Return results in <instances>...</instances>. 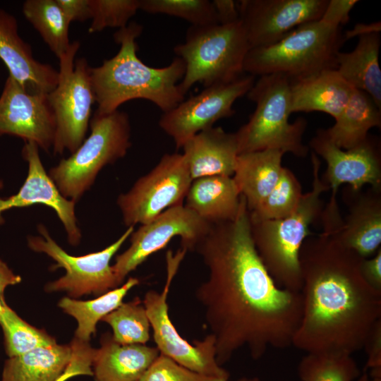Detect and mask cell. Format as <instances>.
I'll return each mask as SVG.
<instances>
[{"label":"cell","instance_id":"obj_1","mask_svg":"<svg viewBox=\"0 0 381 381\" xmlns=\"http://www.w3.org/2000/svg\"><path fill=\"white\" fill-rule=\"evenodd\" d=\"M193 251L209 271L195 295L220 365L242 348L257 360L268 349L292 346L302 315L301 294L278 286L265 267L243 195L237 217L212 224Z\"/></svg>","mask_w":381,"mask_h":381},{"label":"cell","instance_id":"obj_2","mask_svg":"<svg viewBox=\"0 0 381 381\" xmlns=\"http://www.w3.org/2000/svg\"><path fill=\"white\" fill-rule=\"evenodd\" d=\"M361 258L332 234L308 237L299 254L302 315L292 346L305 353L363 349L381 321V291L360 271Z\"/></svg>","mask_w":381,"mask_h":381},{"label":"cell","instance_id":"obj_3","mask_svg":"<svg viewBox=\"0 0 381 381\" xmlns=\"http://www.w3.org/2000/svg\"><path fill=\"white\" fill-rule=\"evenodd\" d=\"M142 31L143 27L135 22L119 29L114 34L115 42L120 44L118 53L101 66L91 67L95 112L109 114L136 99L148 100L166 112L184 99L179 83L185 73L183 61L176 56L162 68L144 64L137 56L135 41Z\"/></svg>","mask_w":381,"mask_h":381},{"label":"cell","instance_id":"obj_4","mask_svg":"<svg viewBox=\"0 0 381 381\" xmlns=\"http://www.w3.org/2000/svg\"><path fill=\"white\" fill-rule=\"evenodd\" d=\"M311 155L312 189L303 194L296 209L282 219L250 217L252 238L262 262L278 286L292 291H301L300 250L310 236V225L321 216L324 206L320 195L329 190L320 176V159L314 152Z\"/></svg>","mask_w":381,"mask_h":381},{"label":"cell","instance_id":"obj_5","mask_svg":"<svg viewBox=\"0 0 381 381\" xmlns=\"http://www.w3.org/2000/svg\"><path fill=\"white\" fill-rule=\"evenodd\" d=\"M345 42L341 28L320 20L301 25L271 45L250 49L244 73L256 76L281 74L290 81L337 69V56Z\"/></svg>","mask_w":381,"mask_h":381},{"label":"cell","instance_id":"obj_6","mask_svg":"<svg viewBox=\"0 0 381 381\" xmlns=\"http://www.w3.org/2000/svg\"><path fill=\"white\" fill-rule=\"evenodd\" d=\"M255 103L248 121L235 132L238 155L264 150H278L306 157L308 147L303 135L307 122L298 118L290 123L291 81L281 74L259 76L246 94Z\"/></svg>","mask_w":381,"mask_h":381},{"label":"cell","instance_id":"obj_7","mask_svg":"<svg viewBox=\"0 0 381 381\" xmlns=\"http://www.w3.org/2000/svg\"><path fill=\"white\" fill-rule=\"evenodd\" d=\"M249 50L241 20L229 24L191 25L184 42L174 48L185 64L181 90L186 95L197 83L205 87L237 79L244 73L243 64Z\"/></svg>","mask_w":381,"mask_h":381},{"label":"cell","instance_id":"obj_8","mask_svg":"<svg viewBox=\"0 0 381 381\" xmlns=\"http://www.w3.org/2000/svg\"><path fill=\"white\" fill-rule=\"evenodd\" d=\"M90 127L87 138L48 173L62 196L75 202L90 190L102 169L123 158L131 146L129 118L123 111L95 112Z\"/></svg>","mask_w":381,"mask_h":381},{"label":"cell","instance_id":"obj_9","mask_svg":"<svg viewBox=\"0 0 381 381\" xmlns=\"http://www.w3.org/2000/svg\"><path fill=\"white\" fill-rule=\"evenodd\" d=\"M80 43H71L59 59L58 83L47 95L56 119L53 145L55 155L65 150L73 153L85 139L92 107L95 102L91 80V67L85 58L75 59Z\"/></svg>","mask_w":381,"mask_h":381},{"label":"cell","instance_id":"obj_10","mask_svg":"<svg viewBox=\"0 0 381 381\" xmlns=\"http://www.w3.org/2000/svg\"><path fill=\"white\" fill-rule=\"evenodd\" d=\"M187 250L167 253V279L160 292L150 290L143 301L152 331L156 347L162 354L179 365L198 373L228 381L229 372L216 359L214 337L210 334L190 344L176 329L169 315L167 298L171 282Z\"/></svg>","mask_w":381,"mask_h":381},{"label":"cell","instance_id":"obj_11","mask_svg":"<svg viewBox=\"0 0 381 381\" xmlns=\"http://www.w3.org/2000/svg\"><path fill=\"white\" fill-rule=\"evenodd\" d=\"M37 228L40 236H29L28 247L53 259L56 262L53 270L61 267L66 272L64 276L46 285L47 291H64L74 298L90 294L100 296L119 286L110 262L134 231L133 226L128 227L104 249L81 256H73L65 251L52 238L44 224H39Z\"/></svg>","mask_w":381,"mask_h":381},{"label":"cell","instance_id":"obj_12","mask_svg":"<svg viewBox=\"0 0 381 381\" xmlns=\"http://www.w3.org/2000/svg\"><path fill=\"white\" fill-rule=\"evenodd\" d=\"M193 181L182 154L163 155L116 202L127 227L146 224L166 210L183 204Z\"/></svg>","mask_w":381,"mask_h":381},{"label":"cell","instance_id":"obj_13","mask_svg":"<svg viewBox=\"0 0 381 381\" xmlns=\"http://www.w3.org/2000/svg\"><path fill=\"white\" fill-rule=\"evenodd\" d=\"M309 145L313 152L321 156L327 163V169L321 178L332 191L320 216L322 222L336 226L342 220L336 198L341 184H349L353 190H359L366 184L381 188L380 145L368 137L359 145L343 150L329 139L325 129L318 130Z\"/></svg>","mask_w":381,"mask_h":381},{"label":"cell","instance_id":"obj_14","mask_svg":"<svg viewBox=\"0 0 381 381\" xmlns=\"http://www.w3.org/2000/svg\"><path fill=\"white\" fill-rule=\"evenodd\" d=\"M211 224L181 204L166 210L150 222L140 225L131 234L128 248L116 256L112 265L119 284L150 255L164 248L174 237H181V248L193 251Z\"/></svg>","mask_w":381,"mask_h":381},{"label":"cell","instance_id":"obj_15","mask_svg":"<svg viewBox=\"0 0 381 381\" xmlns=\"http://www.w3.org/2000/svg\"><path fill=\"white\" fill-rule=\"evenodd\" d=\"M255 78L247 73L229 83L205 87L196 95L163 112L159 127L174 140L177 148L182 147L187 140L212 127L217 121L233 116L234 103L248 92Z\"/></svg>","mask_w":381,"mask_h":381},{"label":"cell","instance_id":"obj_16","mask_svg":"<svg viewBox=\"0 0 381 381\" xmlns=\"http://www.w3.org/2000/svg\"><path fill=\"white\" fill-rule=\"evenodd\" d=\"M239 18L250 49L274 44L297 27L319 20L328 0H241Z\"/></svg>","mask_w":381,"mask_h":381},{"label":"cell","instance_id":"obj_17","mask_svg":"<svg viewBox=\"0 0 381 381\" xmlns=\"http://www.w3.org/2000/svg\"><path fill=\"white\" fill-rule=\"evenodd\" d=\"M56 128L47 95L29 93L8 75L0 97V135L34 142L48 152L53 147Z\"/></svg>","mask_w":381,"mask_h":381},{"label":"cell","instance_id":"obj_18","mask_svg":"<svg viewBox=\"0 0 381 381\" xmlns=\"http://www.w3.org/2000/svg\"><path fill=\"white\" fill-rule=\"evenodd\" d=\"M22 155L28 164V176L16 194L6 199L0 198V226L4 222V211L42 204L54 210L64 225L69 243L77 246L82 234L75 213V202L60 193L41 162L39 147L35 143L25 141ZM2 186L0 180V189Z\"/></svg>","mask_w":381,"mask_h":381},{"label":"cell","instance_id":"obj_19","mask_svg":"<svg viewBox=\"0 0 381 381\" xmlns=\"http://www.w3.org/2000/svg\"><path fill=\"white\" fill-rule=\"evenodd\" d=\"M343 197L349 212L332 235L361 258H370L381 248V188L353 190L348 186Z\"/></svg>","mask_w":381,"mask_h":381},{"label":"cell","instance_id":"obj_20","mask_svg":"<svg viewBox=\"0 0 381 381\" xmlns=\"http://www.w3.org/2000/svg\"><path fill=\"white\" fill-rule=\"evenodd\" d=\"M0 59L29 93L48 95L57 85L58 71L33 57L30 45L18 35L16 18L1 8Z\"/></svg>","mask_w":381,"mask_h":381},{"label":"cell","instance_id":"obj_21","mask_svg":"<svg viewBox=\"0 0 381 381\" xmlns=\"http://www.w3.org/2000/svg\"><path fill=\"white\" fill-rule=\"evenodd\" d=\"M182 148L193 180L210 176H233L238 155L235 133L212 126L195 134Z\"/></svg>","mask_w":381,"mask_h":381},{"label":"cell","instance_id":"obj_22","mask_svg":"<svg viewBox=\"0 0 381 381\" xmlns=\"http://www.w3.org/2000/svg\"><path fill=\"white\" fill-rule=\"evenodd\" d=\"M159 354L157 347L120 344L105 333L95 349L92 376L95 381H139Z\"/></svg>","mask_w":381,"mask_h":381},{"label":"cell","instance_id":"obj_23","mask_svg":"<svg viewBox=\"0 0 381 381\" xmlns=\"http://www.w3.org/2000/svg\"><path fill=\"white\" fill-rule=\"evenodd\" d=\"M353 90L336 69L291 81V113L320 111L336 119L346 105Z\"/></svg>","mask_w":381,"mask_h":381},{"label":"cell","instance_id":"obj_24","mask_svg":"<svg viewBox=\"0 0 381 381\" xmlns=\"http://www.w3.org/2000/svg\"><path fill=\"white\" fill-rule=\"evenodd\" d=\"M184 200L185 206L214 224L237 217L242 195L232 176H210L193 180Z\"/></svg>","mask_w":381,"mask_h":381},{"label":"cell","instance_id":"obj_25","mask_svg":"<svg viewBox=\"0 0 381 381\" xmlns=\"http://www.w3.org/2000/svg\"><path fill=\"white\" fill-rule=\"evenodd\" d=\"M284 155L278 150H264L238 155L232 177L249 211L255 210L274 187L284 167Z\"/></svg>","mask_w":381,"mask_h":381},{"label":"cell","instance_id":"obj_26","mask_svg":"<svg viewBox=\"0 0 381 381\" xmlns=\"http://www.w3.org/2000/svg\"><path fill=\"white\" fill-rule=\"evenodd\" d=\"M358 37L353 50L337 54L336 70L352 87L368 94L381 109L380 35L371 32Z\"/></svg>","mask_w":381,"mask_h":381},{"label":"cell","instance_id":"obj_27","mask_svg":"<svg viewBox=\"0 0 381 381\" xmlns=\"http://www.w3.org/2000/svg\"><path fill=\"white\" fill-rule=\"evenodd\" d=\"M380 109L368 94L353 88L334 124L325 131L339 148L355 147L368 138L370 129L381 126Z\"/></svg>","mask_w":381,"mask_h":381},{"label":"cell","instance_id":"obj_28","mask_svg":"<svg viewBox=\"0 0 381 381\" xmlns=\"http://www.w3.org/2000/svg\"><path fill=\"white\" fill-rule=\"evenodd\" d=\"M71 344L37 348L4 363L1 381H55L66 369Z\"/></svg>","mask_w":381,"mask_h":381},{"label":"cell","instance_id":"obj_29","mask_svg":"<svg viewBox=\"0 0 381 381\" xmlns=\"http://www.w3.org/2000/svg\"><path fill=\"white\" fill-rule=\"evenodd\" d=\"M139 283L138 278L129 277L121 286L89 301L62 298L59 302V306L66 313L73 317L78 323L75 337L82 341L89 342L91 336L96 332L97 323L121 306L128 292Z\"/></svg>","mask_w":381,"mask_h":381},{"label":"cell","instance_id":"obj_30","mask_svg":"<svg viewBox=\"0 0 381 381\" xmlns=\"http://www.w3.org/2000/svg\"><path fill=\"white\" fill-rule=\"evenodd\" d=\"M26 19L59 59L69 48L70 22L56 0H27L23 5Z\"/></svg>","mask_w":381,"mask_h":381},{"label":"cell","instance_id":"obj_31","mask_svg":"<svg viewBox=\"0 0 381 381\" xmlns=\"http://www.w3.org/2000/svg\"><path fill=\"white\" fill-rule=\"evenodd\" d=\"M297 373L301 381H355L361 372L351 354L306 353Z\"/></svg>","mask_w":381,"mask_h":381},{"label":"cell","instance_id":"obj_32","mask_svg":"<svg viewBox=\"0 0 381 381\" xmlns=\"http://www.w3.org/2000/svg\"><path fill=\"white\" fill-rule=\"evenodd\" d=\"M102 321L111 326L114 340L120 344H146L150 340V320L143 301L138 298L122 303Z\"/></svg>","mask_w":381,"mask_h":381},{"label":"cell","instance_id":"obj_33","mask_svg":"<svg viewBox=\"0 0 381 381\" xmlns=\"http://www.w3.org/2000/svg\"><path fill=\"white\" fill-rule=\"evenodd\" d=\"M0 325L8 358L57 344L55 339L45 331L23 320L6 302L0 318Z\"/></svg>","mask_w":381,"mask_h":381},{"label":"cell","instance_id":"obj_34","mask_svg":"<svg viewBox=\"0 0 381 381\" xmlns=\"http://www.w3.org/2000/svg\"><path fill=\"white\" fill-rule=\"evenodd\" d=\"M301 185L295 174L283 167L274 187L253 211L250 217L257 219H277L287 217L297 207L302 198Z\"/></svg>","mask_w":381,"mask_h":381},{"label":"cell","instance_id":"obj_35","mask_svg":"<svg viewBox=\"0 0 381 381\" xmlns=\"http://www.w3.org/2000/svg\"><path fill=\"white\" fill-rule=\"evenodd\" d=\"M140 10L182 18L191 25L218 23L212 3L209 0H140Z\"/></svg>","mask_w":381,"mask_h":381},{"label":"cell","instance_id":"obj_36","mask_svg":"<svg viewBox=\"0 0 381 381\" xmlns=\"http://www.w3.org/2000/svg\"><path fill=\"white\" fill-rule=\"evenodd\" d=\"M92 22L88 32H100L107 28H123L140 10V0H90Z\"/></svg>","mask_w":381,"mask_h":381},{"label":"cell","instance_id":"obj_37","mask_svg":"<svg viewBox=\"0 0 381 381\" xmlns=\"http://www.w3.org/2000/svg\"><path fill=\"white\" fill-rule=\"evenodd\" d=\"M139 381H226L189 370L159 354Z\"/></svg>","mask_w":381,"mask_h":381},{"label":"cell","instance_id":"obj_38","mask_svg":"<svg viewBox=\"0 0 381 381\" xmlns=\"http://www.w3.org/2000/svg\"><path fill=\"white\" fill-rule=\"evenodd\" d=\"M70 344L72 349L70 362L65 371L55 381H66L78 375H93L92 364L95 349L89 342L75 337Z\"/></svg>","mask_w":381,"mask_h":381},{"label":"cell","instance_id":"obj_39","mask_svg":"<svg viewBox=\"0 0 381 381\" xmlns=\"http://www.w3.org/2000/svg\"><path fill=\"white\" fill-rule=\"evenodd\" d=\"M363 349L367 356L365 369L370 370L369 377L381 378V321L370 332Z\"/></svg>","mask_w":381,"mask_h":381},{"label":"cell","instance_id":"obj_40","mask_svg":"<svg viewBox=\"0 0 381 381\" xmlns=\"http://www.w3.org/2000/svg\"><path fill=\"white\" fill-rule=\"evenodd\" d=\"M357 0H328L320 20L327 25L338 28L349 20V14Z\"/></svg>","mask_w":381,"mask_h":381},{"label":"cell","instance_id":"obj_41","mask_svg":"<svg viewBox=\"0 0 381 381\" xmlns=\"http://www.w3.org/2000/svg\"><path fill=\"white\" fill-rule=\"evenodd\" d=\"M360 271L372 288L381 291V248L373 256L361 259Z\"/></svg>","mask_w":381,"mask_h":381},{"label":"cell","instance_id":"obj_42","mask_svg":"<svg viewBox=\"0 0 381 381\" xmlns=\"http://www.w3.org/2000/svg\"><path fill=\"white\" fill-rule=\"evenodd\" d=\"M70 23L92 18L90 0H56Z\"/></svg>","mask_w":381,"mask_h":381},{"label":"cell","instance_id":"obj_43","mask_svg":"<svg viewBox=\"0 0 381 381\" xmlns=\"http://www.w3.org/2000/svg\"><path fill=\"white\" fill-rule=\"evenodd\" d=\"M212 3L218 23L229 24L240 20L237 1L233 0H213Z\"/></svg>","mask_w":381,"mask_h":381},{"label":"cell","instance_id":"obj_44","mask_svg":"<svg viewBox=\"0 0 381 381\" xmlns=\"http://www.w3.org/2000/svg\"><path fill=\"white\" fill-rule=\"evenodd\" d=\"M20 282L21 277L16 274L4 261L0 260V299L4 298L6 287Z\"/></svg>","mask_w":381,"mask_h":381},{"label":"cell","instance_id":"obj_45","mask_svg":"<svg viewBox=\"0 0 381 381\" xmlns=\"http://www.w3.org/2000/svg\"><path fill=\"white\" fill-rule=\"evenodd\" d=\"M380 21L370 24H356L352 30H348L344 34V37L345 41H346L356 36L359 37L371 32H380Z\"/></svg>","mask_w":381,"mask_h":381},{"label":"cell","instance_id":"obj_46","mask_svg":"<svg viewBox=\"0 0 381 381\" xmlns=\"http://www.w3.org/2000/svg\"><path fill=\"white\" fill-rule=\"evenodd\" d=\"M356 381H381V378H371L369 377L367 372L364 371L361 373Z\"/></svg>","mask_w":381,"mask_h":381},{"label":"cell","instance_id":"obj_47","mask_svg":"<svg viewBox=\"0 0 381 381\" xmlns=\"http://www.w3.org/2000/svg\"><path fill=\"white\" fill-rule=\"evenodd\" d=\"M5 302L6 301H5L4 298H2L1 299H0V318L1 316L3 310H4V306Z\"/></svg>","mask_w":381,"mask_h":381},{"label":"cell","instance_id":"obj_48","mask_svg":"<svg viewBox=\"0 0 381 381\" xmlns=\"http://www.w3.org/2000/svg\"><path fill=\"white\" fill-rule=\"evenodd\" d=\"M248 381H261L258 377L248 378Z\"/></svg>","mask_w":381,"mask_h":381},{"label":"cell","instance_id":"obj_49","mask_svg":"<svg viewBox=\"0 0 381 381\" xmlns=\"http://www.w3.org/2000/svg\"><path fill=\"white\" fill-rule=\"evenodd\" d=\"M236 381H248V378L242 377V378H240V379L237 380Z\"/></svg>","mask_w":381,"mask_h":381}]
</instances>
